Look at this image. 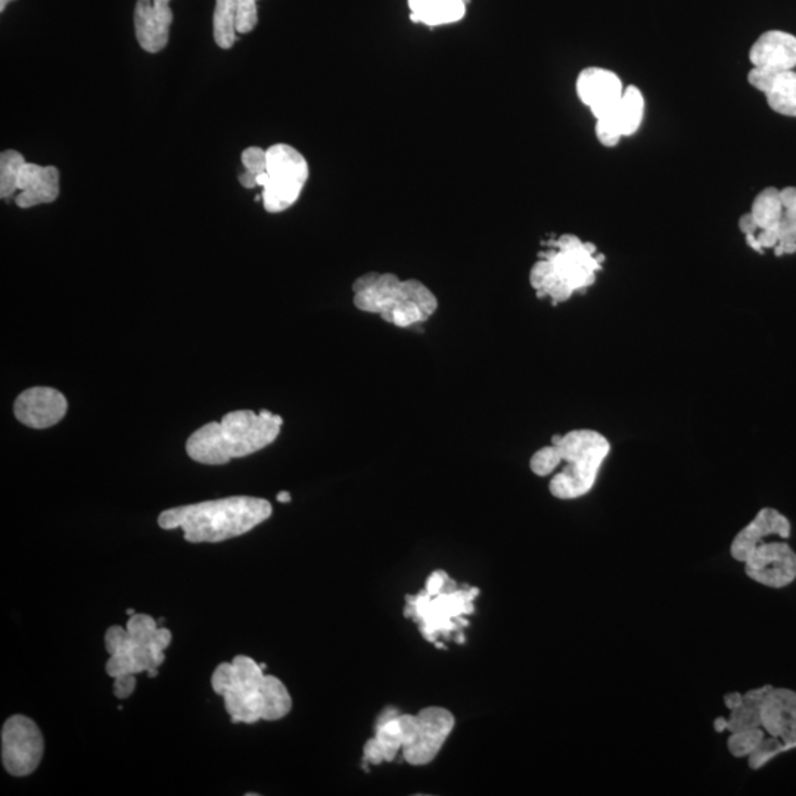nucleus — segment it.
<instances>
[{
	"mask_svg": "<svg viewBox=\"0 0 796 796\" xmlns=\"http://www.w3.org/2000/svg\"><path fill=\"white\" fill-rule=\"evenodd\" d=\"M211 686L225 699L233 724L276 721L292 710V698L285 684L264 673L253 658L238 655L214 670Z\"/></svg>",
	"mask_w": 796,
	"mask_h": 796,
	"instance_id": "1",
	"label": "nucleus"
},
{
	"mask_svg": "<svg viewBox=\"0 0 796 796\" xmlns=\"http://www.w3.org/2000/svg\"><path fill=\"white\" fill-rule=\"evenodd\" d=\"M272 511V505L258 497H226L164 511L158 525L163 530L180 528L189 543H220L250 533Z\"/></svg>",
	"mask_w": 796,
	"mask_h": 796,
	"instance_id": "2",
	"label": "nucleus"
},
{
	"mask_svg": "<svg viewBox=\"0 0 796 796\" xmlns=\"http://www.w3.org/2000/svg\"><path fill=\"white\" fill-rule=\"evenodd\" d=\"M282 424L284 419L269 410H236L195 431L186 441V453L202 465H225L266 449L281 434Z\"/></svg>",
	"mask_w": 796,
	"mask_h": 796,
	"instance_id": "3",
	"label": "nucleus"
},
{
	"mask_svg": "<svg viewBox=\"0 0 796 796\" xmlns=\"http://www.w3.org/2000/svg\"><path fill=\"white\" fill-rule=\"evenodd\" d=\"M603 256L592 242L565 233L547 244L531 267L530 285L539 298L565 303L575 292L590 288L602 270Z\"/></svg>",
	"mask_w": 796,
	"mask_h": 796,
	"instance_id": "4",
	"label": "nucleus"
},
{
	"mask_svg": "<svg viewBox=\"0 0 796 796\" xmlns=\"http://www.w3.org/2000/svg\"><path fill=\"white\" fill-rule=\"evenodd\" d=\"M353 303L365 313L378 314L397 328H410L434 316L438 300L418 279L401 281L394 273L370 272L353 284Z\"/></svg>",
	"mask_w": 796,
	"mask_h": 796,
	"instance_id": "5",
	"label": "nucleus"
},
{
	"mask_svg": "<svg viewBox=\"0 0 796 796\" xmlns=\"http://www.w3.org/2000/svg\"><path fill=\"white\" fill-rule=\"evenodd\" d=\"M171 640L169 628L161 627L151 615H132L126 627L113 626L105 633V649L110 654L105 671L113 679L141 673L155 679Z\"/></svg>",
	"mask_w": 796,
	"mask_h": 796,
	"instance_id": "6",
	"label": "nucleus"
},
{
	"mask_svg": "<svg viewBox=\"0 0 796 796\" xmlns=\"http://www.w3.org/2000/svg\"><path fill=\"white\" fill-rule=\"evenodd\" d=\"M552 444L561 463H565L564 468L550 480L552 496L559 500H575L589 494L611 453L608 438L595 429H574L564 435H555Z\"/></svg>",
	"mask_w": 796,
	"mask_h": 796,
	"instance_id": "7",
	"label": "nucleus"
},
{
	"mask_svg": "<svg viewBox=\"0 0 796 796\" xmlns=\"http://www.w3.org/2000/svg\"><path fill=\"white\" fill-rule=\"evenodd\" d=\"M478 595L480 590L475 587L457 589V584L450 578L437 595H429L424 589L416 596H407L404 617L413 618L419 624L422 636L434 645L438 637L449 639L452 634H457V643H465L460 628L469 626L466 617L474 614V600Z\"/></svg>",
	"mask_w": 796,
	"mask_h": 796,
	"instance_id": "8",
	"label": "nucleus"
},
{
	"mask_svg": "<svg viewBox=\"0 0 796 796\" xmlns=\"http://www.w3.org/2000/svg\"><path fill=\"white\" fill-rule=\"evenodd\" d=\"M266 151L267 169L258 174L256 183L263 188L264 210L278 214L291 208L300 198L309 180V164L301 152L286 143H276Z\"/></svg>",
	"mask_w": 796,
	"mask_h": 796,
	"instance_id": "9",
	"label": "nucleus"
},
{
	"mask_svg": "<svg viewBox=\"0 0 796 796\" xmlns=\"http://www.w3.org/2000/svg\"><path fill=\"white\" fill-rule=\"evenodd\" d=\"M403 758L410 766H427L437 758L455 729L452 712L441 707L424 708L419 714H400Z\"/></svg>",
	"mask_w": 796,
	"mask_h": 796,
	"instance_id": "10",
	"label": "nucleus"
},
{
	"mask_svg": "<svg viewBox=\"0 0 796 796\" xmlns=\"http://www.w3.org/2000/svg\"><path fill=\"white\" fill-rule=\"evenodd\" d=\"M45 751L39 726L26 715H12L2 727V764L11 776L36 771Z\"/></svg>",
	"mask_w": 796,
	"mask_h": 796,
	"instance_id": "11",
	"label": "nucleus"
},
{
	"mask_svg": "<svg viewBox=\"0 0 796 796\" xmlns=\"http://www.w3.org/2000/svg\"><path fill=\"white\" fill-rule=\"evenodd\" d=\"M746 575L768 589H786L796 581V552L786 540L758 546L743 562Z\"/></svg>",
	"mask_w": 796,
	"mask_h": 796,
	"instance_id": "12",
	"label": "nucleus"
},
{
	"mask_svg": "<svg viewBox=\"0 0 796 796\" xmlns=\"http://www.w3.org/2000/svg\"><path fill=\"white\" fill-rule=\"evenodd\" d=\"M620 76L608 68L587 67L578 74L575 82L580 101L592 111L596 120L614 111L624 93Z\"/></svg>",
	"mask_w": 796,
	"mask_h": 796,
	"instance_id": "13",
	"label": "nucleus"
},
{
	"mask_svg": "<svg viewBox=\"0 0 796 796\" xmlns=\"http://www.w3.org/2000/svg\"><path fill=\"white\" fill-rule=\"evenodd\" d=\"M68 403L64 394L49 387H34L23 391L14 404L18 422L33 429L54 427L67 415Z\"/></svg>",
	"mask_w": 796,
	"mask_h": 796,
	"instance_id": "14",
	"label": "nucleus"
},
{
	"mask_svg": "<svg viewBox=\"0 0 796 796\" xmlns=\"http://www.w3.org/2000/svg\"><path fill=\"white\" fill-rule=\"evenodd\" d=\"M792 524L788 516L774 508H763L746 527L736 534L730 546V555L736 562L746 561L749 555L771 537L791 539Z\"/></svg>",
	"mask_w": 796,
	"mask_h": 796,
	"instance_id": "15",
	"label": "nucleus"
},
{
	"mask_svg": "<svg viewBox=\"0 0 796 796\" xmlns=\"http://www.w3.org/2000/svg\"><path fill=\"white\" fill-rule=\"evenodd\" d=\"M752 67L783 73L796 67V37L788 31L768 30L761 34L749 51Z\"/></svg>",
	"mask_w": 796,
	"mask_h": 796,
	"instance_id": "16",
	"label": "nucleus"
},
{
	"mask_svg": "<svg viewBox=\"0 0 796 796\" xmlns=\"http://www.w3.org/2000/svg\"><path fill=\"white\" fill-rule=\"evenodd\" d=\"M17 188L15 204L20 208L51 204L59 197V171L57 167L26 163L18 177Z\"/></svg>",
	"mask_w": 796,
	"mask_h": 796,
	"instance_id": "17",
	"label": "nucleus"
},
{
	"mask_svg": "<svg viewBox=\"0 0 796 796\" xmlns=\"http://www.w3.org/2000/svg\"><path fill=\"white\" fill-rule=\"evenodd\" d=\"M171 0H138L135 6L136 37L145 45H161L170 37L173 24Z\"/></svg>",
	"mask_w": 796,
	"mask_h": 796,
	"instance_id": "18",
	"label": "nucleus"
},
{
	"mask_svg": "<svg viewBox=\"0 0 796 796\" xmlns=\"http://www.w3.org/2000/svg\"><path fill=\"white\" fill-rule=\"evenodd\" d=\"M468 0H407L410 20L427 27L450 26L466 15Z\"/></svg>",
	"mask_w": 796,
	"mask_h": 796,
	"instance_id": "19",
	"label": "nucleus"
},
{
	"mask_svg": "<svg viewBox=\"0 0 796 796\" xmlns=\"http://www.w3.org/2000/svg\"><path fill=\"white\" fill-rule=\"evenodd\" d=\"M796 717V692L786 687H773L761 708V727L767 735H782Z\"/></svg>",
	"mask_w": 796,
	"mask_h": 796,
	"instance_id": "20",
	"label": "nucleus"
},
{
	"mask_svg": "<svg viewBox=\"0 0 796 796\" xmlns=\"http://www.w3.org/2000/svg\"><path fill=\"white\" fill-rule=\"evenodd\" d=\"M645 113L646 101L642 90L636 86H627L614 111L599 120L611 124L623 138H628L639 132L645 120Z\"/></svg>",
	"mask_w": 796,
	"mask_h": 796,
	"instance_id": "21",
	"label": "nucleus"
},
{
	"mask_svg": "<svg viewBox=\"0 0 796 796\" xmlns=\"http://www.w3.org/2000/svg\"><path fill=\"white\" fill-rule=\"evenodd\" d=\"M768 107L785 117H796V73L794 70L779 74L766 95Z\"/></svg>",
	"mask_w": 796,
	"mask_h": 796,
	"instance_id": "22",
	"label": "nucleus"
},
{
	"mask_svg": "<svg viewBox=\"0 0 796 796\" xmlns=\"http://www.w3.org/2000/svg\"><path fill=\"white\" fill-rule=\"evenodd\" d=\"M783 211H785V208H783L782 199H780L779 189L770 186V188L764 189L755 197L749 213L752 214L755 222H757L758 229H767L779 226Z\"/></svg>",
	"mask_w": 796,
	"mask_h": 796,
	"instance_id": "23",
	"label": "nucleus"
},
{
	"mask_svg": "<svg viewBox=\"0 0 796 796\" xmlns=\"http://www.w3.org/2000/svg\"><path fill=\"white\" fill-rule=\"evenodd\" d=\"M214 40L222 49H230L236 42L235 5L233 0H216L214 9Z\"/></svg>",
	"mask_w": 796,
	"mask_h": 796,
	"instance_id": "24",
	"label": "nucleus"
},
{
	"mask_svg": "<svg viewBox=\"0 0 796 796\" xmlns=\"http://www.w3.org/2000/svg\"><path fill=\"white\" fill-rule=\"evenodd\" d=\"M763 699L754 698L749 693H743V702L736 710L730 711L729 727L727 732H740V730L757 729L761 727V708Z\"/></svg>",
	"mask_w": 796,
	"mask_h": 796,
	"instance_id": "25",
	"label": "nucleus"
},
{
	"mask_svg": "<svg viewBox=\"0 0 796 796\" xmlns=\"http://www.w3.org/2000/svg\"><path fill=\"white\" fill-rule=\"evenodd\" d=\"M26 163L23 154L14 149L2 152L0 155V198H11L17 194L18 177Z\"/></svg>",
	"mask_w": 796,
	"mask_h": 796,
	"instance_id": "26",
	"label": "nucleus"
},
{
	"mask_svg": "<svg viewBox=\"0 0 796 796\" xmlns=\"http://www.w3.org/2000/svg\"><path fill=\"white\" fill-rule=\"evenodd\" d=\"M766 736L763 727L733 732L727 739V749L735 758H748Z\"/></svg>",
	"mask_w": 796,
	"mask_h": 796,
	"instance_id": "27",
	"label": "nucleus"
},
{
	"mask_svg": "<svg viewBox=\"0 0 796 796\" xmlns=\"http://www.w3.org/2000/svg\"><path fill=\"white\" fill-rule=\"evenodd\" d=\"M785 752L788 751H786V746L782 739L777 738V736L767 735L766 738L761 740L760 745L754 749V752L749 755L748 766L751 767V770H760V768L766 767L774 758L785 754Z\"/></svg>",
	"mask_w": 796,
	"mask_h": 796,
	"instance_id": "28",
	"label": "nucleus"
},
{
	"mask_svg": "<svg viewBox=\"0 0 796 796\" xmlns=\"http://www.w3.org/2000/svg\"><path fill=\"white\" fill-rule=\"evenodd\" d=\"M559 465H561V459H559L558 452H556V447L553 444L541 447L530 459L531 472L536 474L537 477H549L550 474H553L558 469Z\"/></svg>",
	"mask_w": 796,
	"mask_h": 796,
	"instance_id": "29",
	"label": "nucleus"
},
{
	"mask_svg": "<svg viewBox=\"0 0 796 796\" xmlns=\"http://www.w3.org/2000/svg\"><path fill=\"white\" fill-rule=\"evenodd\" d=\"M258 0H233L235 5L236 33L248 34L257 27Z\"/></svg>",
	"mask_w": 796,
	"mask_h": 796,
	"instance_id": "30",
	"label": "nucleus"
},
{
	"mask_svg": "<svg viewBox=\"0 0 796 796\" xmlns=\"http://www.w3.org/2000/svg\"><path fill=\"white\" fill-rule=\"evenodd\" d=\"M241 161L245 173L256 179L258 174L264 173L267 169V151L258 148V146H251V148H247L242 152Z\"/></svg>",
	"mask_w": 796,
	"mask_h": 796,
	"instance_id": "31",
	"label": "nucleus"
},
{
	"mask_svg": "<svg viewBox=\"0 0 796 796\" xmlns=\"http://www.w3.org/2000/svg\"><path fill=\"white\" fill-rule=\"evenodd\" d=\"M780 73L763 67H752L748 73L749 85L767 95Z\"/></svg>",
	"mask_w": 796,
	"mask_h": 796,
	"instance_id": "32",
	"label": "nucleus"
},
{
	"mask_svg": "<svg viewBox=\"0 0 796 796\" xmlns=\"http://www.w3.org/2000/svg\"><path fill=\"white\" fill-rule=\"evenodd\" d=\"M595 135L597 142L605 148H615L624 139L614 126L603 120H596Z\"/></svg>",
	"mask_w": 796,
	"mask_h": 796,
	"instance_id": "33",
	"label": "nucleus"
},
{
	"mask_svg": "<svg viewBox=\"0 0 796 796\" xmlns=\"http://www.w3.org/2000/svg\"><path fill=\"white\" fill-rule=\"evenodd\" d=\"M136 690V676H120L114 679V695L118 699H127Z\"/></svg>",
	"mask_w": 796,
	"mask_h": 796,
	"instance_id": "34",
	"label": "nucleus"
},
{
	"mask_svg": "<svg viewBox=\"0 0 796 796\" xmlns=\"http://www.w3.org/2000/svg\"><path fill=\"white\" fill-rule=\"evenodd\" d=\"M757 239L763 250L764 248H776L780 242L779 226L758 230Z\"/></svg>",
	"mask_w": 796,
	"mask_h": 796,
	"instance_id": "35",
	"label": "nucleus"
},
{
	"mask_svg": "<svg viewBox=\"0 0 796 796\" xmlns=\"http://www.w3.org/2000/svg\"><path fill=\"white\" fill-rule=\"evenodd\" d=\"M782 739V742L785 743L786 751H792V749H796V717L791 723L788 724L785 730H783L782 735L779 736Z\"/></svg>",
	"mask_w": 796,
	"mask_h": 796,
	"instance_id": "36",
	"label": "nucleus"
},
{
	"mask_svg": "<svg viewBox=\"0 0 796 796\" xmlns=\"http://www.w3.org/2000/svg\"><path fill=\"white\" fill-rule=\"evenodd\" d=\"M780 199H782L783 208H785V210L796 211L795 186H788V188L780 189Z\"/></svg>",
	"mask_w": 796,
	"mask_h": 796,
	"instance_id": "37",
	"label": "nucleus"
},
{
	"mask_svg": "<svg viewBox=\"0 0 796 796\" xmlns=\"http://www.w3.org/2000/svg\"><path fill=\"white\" fill-rule=\"evenodd\" d=\"M739 230L743 233V235H752V233H757L758 225L755 222L754 217H752L751 213L743 214L742 217L739 219Z\"/></svg>",
	"mask_w": 796,
	"mask_h": 796,
	"instance_id": "38",
	"label": "nucleus"
},
{
	"mask_svg": "<svg viewBox=\"0 0 796 796\" xmlns=\"http://www.w3.org/2000/svg\"><path fill=\"white\" fill-rule=\"evenodd\" d=\"M743 702V693L739 692H730L724 696V705H726L727 710L733 711L736 708L740 707Z\"/></svg>",
	"mask_w": 796,
	"mask_h": 796,
	"instance_id": "39",
	"label": "nucleus"
},
{
	"mask_svg": "<svg viewBox=\"0 0 796 796\" xmlns=\"http://www.w3.org/2000/svg\"><path fill=\"white\" fill-rule=\"evenodd\" d=\"M746 244L752 248V250L757 251V253H763V248H761L760 242L757 239V233H752V235H746Z\"/></svg>",
	"mask_w": 796,
	"mask_h": 796,
	"instance_id": "40",
	"label": "nucleus"
},
{
	"mask_svg": "<svg viewBox=\"0 0 796 796\" xmlns=\"http://www.w3.org/2000/svg\"><path fill=\"white\" fill-rule=\"evenodd\" d=\"M727 727H729V720L724 717H718L714 720V729L717 733L726 732Z\"/></svg>",
	"mask_w": 796,
	"mask_h": 796,
	"instance_id": "41",
	"label": "nucleus"
},
{
	"mask_svg": "<svg viewBox=\"0 0 796 796\" xmlns=\"http://www.w3.org/2000/svg\"><path fill=\"white\" fill-rule=\"evenodd\" d=\"M276 499L281 503H289L291 502V494H289L288 491H281V493L276 496Z\"/></svg>",
	"mask_w": 796,
	"mask_h": 796,
	"instance_id": "42",
	"label": "nucleus"
},
{
	"mask_svg": "<svg viewBox=\"0 0 796 796\" xmlns=\"http://www.w3.org/2000/svg\"><path fill=\"white\" fill-rule=\"evenodd\" d=\"M11 2H14V0H0V12L5 11L6 6H8Z\"/></svg>",
	"mask_w": 796,
	"mask_h": 796,
	"instance_id": "43",
	"label": "nucleus"
},
{
	"mask_svg": "<svg viewBox=\"0 0 796 796\" xmlns=\"http://www.w3.org/2000/svg\"><path fill=\"white\" fill-rule=\"evenodd\" d=\"M135 614H136V612L133 611V609H127V615H130V617H132V615H135Z\"/></svg>",
	"mask_w": 796,
	"mask_h": 796,
	"instance_id": "44",
	"label": "nucleus"
},
{
	"mask_svg": "<svg viewBox=\"0 0 796 796\" xmlns=\"http://www.w3.org/2000/svg\"><path fill=\"white\" fill-rule=\"evenodd\" d=\"M260 667L263 668V670H267V665L266 664H260Z\"/></svg>",
	"mask_w": 796,
	"mask_h": 796,
	"instance_id": "45",
	"label": "nucleus"
}]
</instances>
